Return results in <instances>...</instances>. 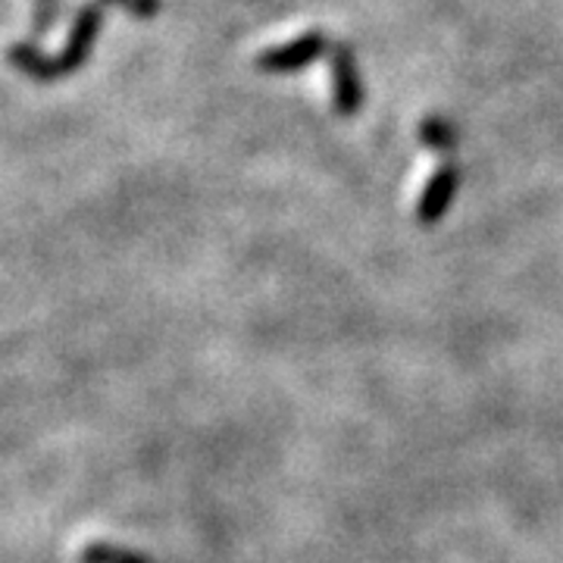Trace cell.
Returning a JSON list of instances; mask_svg holds the SVG:
<instances>
[{"label": "cell", "instance_id": "cell-7", "mask_svg": "<svg viewBox=\"0 0 563 563\" xmlns=\"http://www.w3.org/2000/svg\"><path fill=\"white\" fill-rule=\"evenodd\" d=\"M420 141L426 147H432V151H439V154H451V151H457V144H461V135H457V129H454V122H448L444 117H426L420 122Z\"/></svg>", "mask_w": 563, "mask_h": 563}, {"label": "cell", "instance_id": "cell-8", "mask_svg": "<svg viewBox=\"0 0 563 563\" xmlns=\"http://www.w3.org/2000/svg\"><path fill=\"white\" fill-rule=\"evenodd\" d=\"M103 7H122L125 13H132L135 20H151L157 16L163 7V0H101Z\"/></svg>", "mask_w": 563, "mask_h": 563}, {"label": "cell", "instance_id": "cell-1", "mask_svg": "<svg viewBox=\"0 0 563 563\" xmlns=\"http://www.w3.org/2000/svg\"><path fill=\"white\" fill-rule=\"evenodd\" d=\"M329 51H332L329 35L320 32V29H310V32H301L298 38L263 47L261 54H257V69L273 73V76H288V73H298V69L313 66Z\"/></svg>", "mask_w": 563, "mask_h": 563}, {"label": "cell", "instance_id": "cell-5", "mask_svg": "<svg viewBox=\"0 0 563 563\" xmlns=\"http://www.w3.org/2000/svg\"><path fill=\"white\" fill-rule=\"evenodd\" d=\"M10 63L20 69L25 79L38 81V85H51V81L63 79L57 57L44 54L38 44H32V41H16V44L10 47Z\"/></svg>", "mask_w": 563, "mask_h": 563}, {"label": "cell", "instance_id": "cell-9", "mask_svg": "<svg viewBox=\"0 0 563 563\" xmlns=\"http://www.w3.org/2000/svg\"><path fill=\"white\" fill-rule=\"evenodd\" d=\"M63 7H47V3H35L32 7V32L35 35H47V32H54V25L60 20Z\"/></svg>", "mask_w": 563, "mask_h": 563}, {"label": "cell", "instance_id": "cell-6", "mask_svg": "<svg viewBox=\"0 0 563 563\" xmlns=\"http://www.w3.org/2000/svg\"><path fill=\"white\" fill-rule=\"evenodd\" d=\"M81 563H154L135 548H125L117 542H88L79 551Z\"/></svg>", "mask_w": 563, "mask_h": 563}, {"label": "cell", "instance_id": "cell-3", "mask_svg": "<svg viewBox=\"0 0 563 563\" xmlns=\"http://www.w3.org/2000/svg\"><path fill=\"white\" fill-rule=\"evenodd\" d=\"M329 73H332V107L339 117H357L363 110V79L361 66H357V54L351 44L344 41H332L329 51Z\"/></svg>", "mask_w": 563, "mask_h": 563}, {"label": "cell", "instance_id": "cell-2", "mask_svg": "<svg viewBox=\"0 0 563 563\" xmlns=\"http://www.w3.org/2000/svg\"><path fill=\"white\" fill-rule=\"evenodd\" d=\"M103 10L107 7H103L101 0H81L79 7H76L73 25H69L60 54H57V66H60L63 76L76 73V69H81L88 63L91 51H95V41L101 35Z\"/></svg>", "mask_w": 563, "mask_h": 563}, {"label": "cell", "instance_id": "cell-4", "mask_svg": "<svg viewBox=\"0 0 563 563\" xmlns=\"http://www.w3.org/2000/svg\"><path fill=\"white\" fill-rule=\"evenodd\" d=\"M461 181H463V169L457 161H444L429 181L422 185L420 198H417V222L420 225H435V222L442 220L444 213L451 210V203L457 198V191H461Z\"/></svg>", "mask_w": 563, "mask_h": 563}]
</instances>
